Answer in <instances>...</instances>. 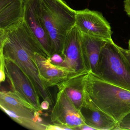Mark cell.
Here are the masks:
<instances>
[{
	"label": "cell",
	"mask_w": 130,
	"mask_h": 130,
	"mask_svg": "<svg viewBox=\"0 0 130 130\" xmlns=\"http://www.w3.org/2000/svg\"><path fill=\"white\" fill-rule=\"evenodd\" d=\"M48 57L42 46L23 20L19 25L8 31H0V54L12 61L29 79L39 95L55 104L53 95L40 79L34 61L35 53Z\"/></svg>",
	"instance_id": "obj_1"
},
{
	"label": "cell",
	"mask_w": 130,
	"mask_h": 130,
	"mask_svg": "<svg viewBox=\"0 0 130 130\" xmlns=\"http://www.w3.org/2000/svg\"><path fill=\"white\" fill-rule=\"evenodd\" d=\"M36 7L51 41L53 54L61 55L66 35L76 24V10L64 0H36Z\"/></svg>",
	"instance_id": "obj_2"
},
{
	"label": "cell",
	"mask_w": 130,
	"mask_h": 130,
	"mask_svg": "<svg viewBox=\"0 0 130 130\" xmlns=\"http://www.w3.org/2000/svg\"><path fill=\"white\" fill-rule=\"evenodd\" d=\"M85 93L94 105L116 122L130 111V91L104 81L88 72Z\"/></svg>",
	"instance_id": "obj_3"
},
{
	"label": "cell",
	"mask_w": 130,
	"mask_h": 130,
	"mask_svg": "<svg viewBox=\"0 0 130 130\" xmlns=\"http://www.w3.org/2000/svg\"><path fill=\"white\" fill-rule=\"evenodd\" d=\"M101 79L130 91V61L112 39L106 40L94 73Z\"/></svg>",
	"instance_id": "obj_4"
},
{
	"label": "cell",
	"mask_w": 130,
	"mask_h": 130,
	"mask_svg": "<svg viewBox=\"0 0 130 130\" xmlns=\"http://www.w3.org/2000/svg\"><path fill=\"white\" fill-rule=\"evenodd\" d=\"M0 107L12 119L23 127L32 130H46L47 125L40 117L42 111L25 99L18 92L1 91Z\"/></svg>",
	"instance_id": "obj_5"
},
{
	"label": "cell",
	"mask_w": 130,
	"mask_h": 130,
	"mask_svg": "<svg viewBox=\"0 0 130 130\" xmlns=\"http://www.w3.org/2000/svg\"><path fill=\"white\" fill-rule=\"evenodd\" d=\"M52 124L75 130L85 124L83 116L70 98L62 90H58L50 115Z\"/></svg>",
	"instance_id": "obj_6"
},
{
	"label": "cell",
	"mask_w": 130,
	"mask_h": 130,
	"mask_svg": "<svg viewBox=\"0 0 130 130\" xmlns=\"http://www.w3.org/2000/svg\"><path fill=\"white\" fill-rule=\"evenodd\" d=\"M82 33L75 26L68 32L61 52L63 67L77 73L88 72L86 69L82 46Z\"/></svg>",
	"instance_id": "obj_7"
},
{
	"label": "cell",
	"mask_w": 130,
	"mask_h": 130,
	"mask_svg": "<svg viewBox=\"0 0 130 130\" xmlns=\"http://www.w3.org/2000/svg\"><path fill=\"white\" fill-rule=\"evenodd\" d=\"M5 60L6 76L12 90L19 93L38 111H42L40 96L25 74L13 61L6 58Z\"/></svg>",
	"instance_id": "obj_8"
},
{
	"label": "cell",
	"mask_w": 130,
	"mask_h": 130,
	"mask_svg": "<svg viewBox=\"0 0 130 130\" xmlns=\"http://www.w3.org/2000/svg\"><path fill=\"white\" fill-rule=\"evenodd\" d=\"M75 26L82 33L102 39H112L111 27L102 14L88 9L76 10Z\"/></svg>",
	"instance_id": "obj_9"
},
{
	"label": "cell",
	"mask_w": 130,
	"mask_h": 130,
	"mask_svg": "<svg viewBox=\"0 0 130 130\" xmlns=\"http://www.w3.org/2000/svg\"><path fill=\"white\" fill-rule=\"evenodd\" d=\"M34 61L40 79L48 88L57 86L71 76L78 74L65 67L54 64L50 58L38 52L35 53Z\"/></svg>",
	"instance_id": "obj_10"
},
{
	"label": "cell",
	"mask_w": 130,
	"mask_h": 130,
	"mask_svg": "<svg viewBox=\"0 0 130 130\" xmlns=\"http://www.w3.org/2000/svg\"><path fill=\"white\" fill-rule=\"evenodd\" d=\"M24 20L39 42L48 57L53 54L50 39L39 17L36 0H25Z\"/></svg>",
	"instance_id": "obj_11"
},
{
	"label": "cell",
	"mask_w": 130,
	"mask_h": 130,
	"mask_svg": "<svg viewBox=\"0 0 130 130\" xmlns=\"http://www.w3.org/2000/svg\"><path fill=\"white\" fill-rule=\"evenodd\" d=\"M80 111L85 124L95 130H115L117 126V122L97 108L85 93L83 105Z\"/></svg>",
	"instance_id": "obj_12"
},
{
	"label": "cell",
	"mask_w": 130,
	"mask_h": 130,
	"mask_svg": "<svg viewBox=\"0 0 130 130\" xmlns=\"http://www.w3.org/2000/svg\"><path fill=\"white\" fill-rule=\"evenodd\" d=\"M25 0H0V31L17 26L24 20Z\"/></svg>",
	"instance_id": "obj_13"
},
{
	"label": "cell",
	"mask_w": 130,
	"mask_h": 130,
	"mask_svg": "<svg viewBox=\"0 0 130 130\" xmlns=\"http://www.w3.org/2000/svg\"><path fill=\"white\" fill-rule=\"evenodd\" d=\"M82 33V32H81ZM106 40L82 33V46L87 71L94 73Z\"/></svg>",
	"instance_id": "obj_14"
},
{
	"label": "cell",
	"mask_w": 130,
	"mask_h": 130,
	"mask_svg": "<svg viewBox=\"0 0 130 130\" xmlns=\"http://www.w3.org/2000/svg\"><path fill=\"white\" fill-rule=\"evenodd\" d=\"M88 72L73 75L57 86L58 90L65 92L76 107L80 110L84 102V80Z\"/></svg>",
	"instance_id": "obj_15"
},
{
	"label": "cell",
	"mask_w": 130,
	"mask_h": 130,
	"mask_svg": "<svg viewBox=\"0 0 130 130\" xmlns=\"http://www.w3.org/2000/svg\"><path fill=\"white\" fill-rule=\"evenodd\" d=\"M115 130H130V111L117 122Z\"/></svg>",
	"instance_id": "obj_16"
},
{
	"label": "cell",
	"mask_w": 130,
	"mask_h": 130,
	"mask_svg": "<svg viewBox=\"0 0 130 130\" xmlns=\"http://www.w3.org/2000/svg\"><path fill=\"white\" fill-rule=\"evenodd\" d=\"M5 60L3 55L0 54V82H4L6 76L5 70Z\"/></svg>",
	"instance_id": "obj_17"
},
{
	"label": "cell",
	"mask_w": 130,
	"mask_h": 130,
	"mask_svg": "<svg viewBox=\"0 0 130 130\" xmlns=\"http://www.w3.org/2000/svg\"><path fill=\"white\" fill-rule=\"evenodd\" d=\"M50 60L52 63L58 66L63 67L64 60L61 55L58 54H54L50 57Z\"/></svg>",
	"instance_id": "obj_18"
},
{
	"label": "cell",
	"mask_w": 130,
	"mask_h": 130,
	"mask_svg": "<svg viewBox=\"0 0 130 130\" xmlns=\"http://www.w3.org/2000/svg\"><path fill=\"white\" fill-rule=\"evenodd\" d=\"M70 129L66 127H62V126H59L56 125L50 124H48L46 128V130H68Z\"/></svg>",
	"instance_id": "obj_19"
},
{
	"label": "cell",
	"mask_w": 130,
	"mask_h": 130,
	"mask_svg": "<svg viewBox=\"0 0 130 130\" xmlns=\"http://www.w3.org/2000/svg\"><path fill=\"white\" fill-rule=\"evenodd\" d=\"M124 3L125 11L130 17V0H124Z\"/></svg>",
	"instance_id": "obj_20"
},
{
	"label": "cell",
	"mask_w": 130,
	"mask_h": 130,
	"mask_svg": "<svg viewBox=\"0 0 130 130\" xmlns=\"http://www.w3.org/2000/svg\"><path fill=\"white\" fill-rule=\"evenodd\" d=\"M51 106L50 103L46 100H44L41 103V108L42 110H47L49 109Z\"/></svg>",
	"instance_id": "obj_21"
},
{
	"label": "cell",
	"mask_w": 130,
	"mask_h": 130,
	"mask_svg": "<svg viewBox=\"0 0 130 130\" xmlns=\"http://www.w3.org/2000/svg\"><path fill=\"white\" fill-rule=\"evenodd\" d=\"M75 130H95L94 128L92 127H90V126H89V125H87L86 124H84L82 125H80V126H79V127H77L76 128Z\"/></svg>",
	"instance_id": "obj_22"
},
{
	"label": "cell",
	"mask_w": 130,
	"mask_h": 130,
	"mask_svg": "<svg viewBox=\"0 0 130 130\" xmlns=\"http://www.w3.org/2000/svg\"><path fill=\"white\" fill-rule=\"evenodd\" d=\"M121 49L123 53H124V54L130 61V50H129V49L127 50V49H124V48L121 47Z\"/></svg>",
	"instance_id": "obj_23"
},
{
	"label": "cell",
	"mask_w": 130,
	"mask_h": 130,
	"mask_svg": "<svg viewBox=\"0 0 130 130\" xmlns=\"http://www.w3.org/2000/svg\"><path fill=\"white\" fill-rule=\"evenodd\" d=\"M128 48L129 50H130V39L129 40V42H128Z\"/></svg>",
	"instance_id": "obj_24"
}]
</instances>
